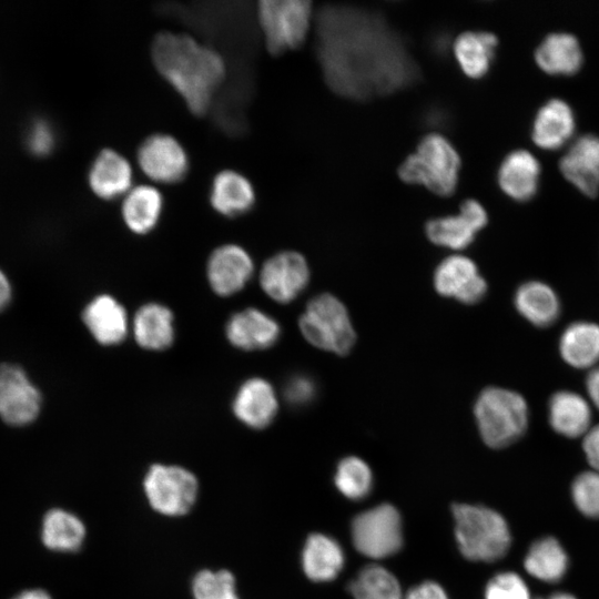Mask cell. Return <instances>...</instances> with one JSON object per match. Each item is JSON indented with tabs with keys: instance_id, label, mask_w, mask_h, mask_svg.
<instances>
[{
	"instance_id": "6da1fadb",
	"label": "cell",
	"mask_w": 599,
	"mask_h": 599,
	"mask_svg": "<svg viewBox=\"0 0 599 599\" xmlns=\"http://www.w3.org/2000/svg\"><path fill=\"white\" fill-rule=\"evenodd\" d=\"M317 18L319 61L339 94L389 93L414 79V63L382 18L346 7L323 8Z\"/></svg>"
},
{
	"instance_id": "7a4b0ae2",
	"label": "cell",
	"mask_w": 599,
	"mask_h": 599,
	"mask_svg": "<svg viewBox=\"0 0 599 599\" xmlns=\"http://www.w3.org/2000/svg\"><path fill=\"white\" fill-rule=\"evenodd\" d=\"M153 63L179 92L190 111L203 115L224 79V60L185 33L159 32L151 48Z\"/></svg>"
},
{
	"instance_id": "3957f363",
	"label": "cell",
	"mask_w": 599,
	"mask_h": 599,
	"mask_svg": "<svg viewBox=\"0 0 599 599\" xmlns=\"http://www.w3.org/2000/svg\"><path fill=\"white\" fill-rule=\"evenodd\" d=\"M459 170L460 156L450 141L439 133H429L399 165L398 176L436 195L450 196L456 191Z\"/></svg>"
},
{
	"instance_id": "277c9868",
	"label": "cell",
	"mask_w": 599,
	"mask_h": 599,
	"mask_svg": "<svg viewBox=\"0 0 599 599\" xmlns=\"http://www.w3.org/2000/svg\"><path fill=\"white\" fill-rule=\"evenodd\" d=\"M453 516L458 548L465 558L493 562L506 555L510 532L500 514L484 506L458 504L453 507Z\"/></svg>"
},
{
	"instance_id": "5b68a950",
	"label": "cell",
	"mask_w": 599,
	"mask_h": 599,
	"mask_svg": "<svg viewBox=\"0 0 599 599\" xmlns=\"http://www.w3.org/2000/svg\"><path fill=\"white\" fill-rule=\"evenodd\" d=\"M479 434L491 448H502L524 435L528 407L521 395L501 387H487L474 407Z\"/></svg>"
},
{
	"instance_id": "8992f818",
	"label": "cell",
	"mask_w": 599,
	"mask_h": 599,
	"mask_svg": "<svg viewBox=\"0 0 599 599\" xmlns=\"http://www.w3.org/2000/svg\"><path fill=\"white\" fill-rule=\"evenodd\" d=\"M304 338L314 347L336 355H346L356 334L344 303L329 293L312 298L298 319Z\"/></svg>"
},
{
	"instance_id": "52a82bcc",
	"label": "cell",
	"mask_w": 599,
	"mask_h": 599,
	"mask_svg": "<svg viewBox=\"0 0 599 599\" xmlns=\"http://www.w3.org/2000/svg\"><path fill=\"white\" fill-rule=\"evenodd\" d=\"M257 13L267 50L282 53L304 42L312 20V2L262 0Z\"/></svg>"
},
{
	"instance_id": "ba28073f",
	"label": "cell",
	"mask_w": 599,
	"mask_h": 599,
	"mask_svg": "<svg viewBox=\"0 0 599 599\" xmlns=\"http://www.w3.org/2000/svg\"><path fill=\"white\" fill-rule=\"evenodd\" d=\"M150 506L161 515L181 516L194 505L199 484L187 469L176 465H152L143 480Z\"/></svg>"
},
{
	"instance_id": "9c48e42d",
	"label": "cell",
	"mask_w": 599,
	"mask_h": 599,
	"mask_svg": "<svg viewBox=\"0 0 599 599\" xmlns=\"http://www.w3.org/2000/svg\"><path fill=\"white\" fill-rule=\"evenodd\" d=\"M352 539L356 550L368 558L393 556L403 545L398 510L393 505L382 504L358 514L352 522Z\"/></svg>"
},
{
	"instance_id": "30bf717a",
	"label": "cell",
	"mask_w": 599,
	"mask_h": 599,
	"mask_svg": "<svg viewBox=\"0 0 599 599\" xmlns=\"http://www.w3.org/2000/svg\"><path fill=\"white\" fill-rule=\"evenodd\" d=\"M311 272L305 257L295 251L271 256L260 272V286L273 301L287 304L307 286Z\"/></svg>"
},
{
	"instance_id": "8fae6325",
	"label": "cell",
	"mask_w": 599,
	"mask_h": 599,
	"mask_svg": "<svg viewBox=\"0 0 599 599\" xmlns=\"http://www.w3.org/2000/svg\"><path fill=\"white\" fill-rule=\"evenodd\" d=\"M41 394L17 365L0 366V417L9 425L32 423L41 409Z\"/></svg>"
},
{
	"instance_id": "7c38bea8",
	"label": "cell",
	"mask_w": 599,
	"mask_h": 599,
	"mask_svg": "<svg viewBox=\"0 0 599 599\" xmlns=\"http://www.w3.org/2000/svg\"><path fill=\"white\" fill-rule=\"evenodd\" d=\"M141 170L153 181L175 183L189 171V158L180 142L170 134L154 133L139 145Z\"/></svg>"
},
{
	"instance_id": "4fadbf2b",
	"label": "cell",
	"mask_w": 599,
	"mask_h": 599,
	"mask_svg": "<svg viewBox=\"0 0 599 599\" xmlns=\"http://www.w3.org/2000/svg\"><path fill=\"white\" fill-rule=\"evenodd\" d=\"M488 222L485 207L474 199L465 200L455 215L432 219L425 226L428 240L441 247L463 250Z\"/></svg>"
},
{
	"instance_id": "5bb4252c",
	"label": "cell",
	"mask_w": 599,
	"mask_h": 599,
	"mask_svg": "<svg viewBox=\"0 0 599 599\" xmlns=\"http://www.w3.org/2000/svg\"><path fill=\"white\" fill-rule=\"evenodd\" d=\"M434 286L438 294L464 304L480 302L487 292V283L477 265L464 255L448 256L438 264Z\"/></svg>"
},
{
	"instance_id": "9a60e30c",
	"label": "cell",
	"mask_w": 599,
	"mask_h": 599,
	"mask_svg": "<svg viewBox=\"0 0 599 599\" xmlns=\"http://www.w3.org/2000/svg\"><path fill=\"white\" fill-rule=\"evenodd\" d=\"M254 264L245 248L236 244L216 247L206 264V277L212 291L223 297L238 293L248 283Z\"/></svg>"
},
{
	"instance_id": "2e32d148",
	"label": "cell",
	"mask_w": 599,
	"mask_h": 599,
	"mask_svg": "<svg viewBox=\"0 0 599 599\" xmlns=\"http://www.w3.org/2000/svg\"><path fill=\"white\" fill-rule=\"evenodd\" d=\"M225 335L230 344L242 351H262L276 344L281 336L278 322L255 307L234 313L226 322Z\"/></svg>"
},
{
	"instance_id": "e0dca14e",
	"label": "cell",
	"mask_w": 599,
	"mask_h": 599,
	"mask_svg": "<svg viewBox=\"0 0 599 599\" xmlns=\"http://www.w3.org/2000/svg\"><path fill=\"white\" fill-rule=\"evenodd\" d=\"M234 416L245 426L263 429L272 424L278 412V399L272 384L262 377L242 383L232 402Z\"/></svg>"
},
{
	"instance_id": "ac0fdd59",
	"label": "cell",
	"mask_w": 599,
	"mask_h": 599,
	"mask_svg": "<svg viewBox=\"0 0 599 599\" xmlns=\"http://www.w3.org/2000/svg\"><path fill=\"white\" fill-rule=\"evenodd\" d=\"M82 319L100 345H119L128 335L129 319L125 308L110 294L93 297L84 307Z\"/></svg>"
},
{
	"instance_id": "d6986e66",
	"label": "cell",
	"mask_w": 599,
	"mask_h": 599,
	"mask_svg": "<svg viewBox=\"0 0 599 599\" xmlns=\"http://www.w3.org/2000/svg\"><path fill=\"white\" fill-rule=\"evenodd\" d=\"M562 174L589 196L599 190V136L586 133L577 138L560 158Z\"/></svg>"
},
{
	"instance_id": "ffe728a7",
	"label": "cell",
	"mask_w": 599,
	"mask_h": 599,
	"mask_svg": "<svg viewBox=\"0 0 599 599\" xmlns=\"http://www.w3.org/2000/svg\"><path fill=\"white\" fill-rule=\"evenodd\" d=\"M88 180L95 195L103 200H114L130 191L132 167L115 150L103 149L93 160Z\"/></svg>"
},
{
	"instance_id": "44dd1931",
	"label": "cell",
	"mask_w": 599,
	"mask_h": 599,
	"mask_svg": "<svg viewBox=\"0 0 599 599\" xmlns=\"http://www.w3.org/2000/svg\"><path fill=\"white\" fill-rule=\"evenodd\" d=\"M132 332L142 348L163 351L173 344L175 337L174 315L161 303H146L135 312Z\"/></svg>"
},
{
	"instance_id": "7402d4cb",
	"label": "cell",
	"mask_w": 599,
	"mask_h": 599,
	"mask_svg": "<svg viewBox=\"0 0 599 599\" xmlns=\"http://www.w3.org/2000/svg\"><path fill=\"white\" fill-rule=\"evenodd\" d=\"M575 115L571 106L560 98H551L536 113L531 136L545 149L562 145L573 133Z\"/></svg>"
},
{
	"instance_id": "603a6c76",
	"label": "cell",
	"mask_w": 599,
	"mask_h": 599,
	"mask_svg": "<svg viewBox=\"0 0 599 599\" xmlns=\"http://www.w3.org/2000/svg\"><path fill=\"white\" fill-rule=\"evenodd\" d=\"M540 164L528 150L509 152L498 169V183L502 191L516 200H527L537 190Z\"/></svg>"
},
{
	"instance_id": "cb8c5ba5",
	"label": "cell",
	"mask_w": 599,
	"mask_h": 599,
	"mask_svg": "<svg viewBox=\"0 0 599 599\" xmlns=\"http://www.w3.org/2000/svg\"><path fill=\"white\" fill-rule=\"evenodd\" d=\"M210 202L216 212L225 216H237L253 207L254 187L243 174L234 170H223L213 179Z\"/></svg>"
},
{
	"instance_id": "d4e9b609",
	"label": "cell",
	"mask_w": 599,
	"mask_h": 599,
	"mask_svg": "<svg viewBox=\"0 0 599 599\" xmlns=\"http://www.w3.org/2000/svg\"><path fill=\"white\" fill-rule=\"evenodd\" d=\"M344 551L339 544L323 534L311 535L302 554L305 575L313 581L325 582L335 579L344 566Z\"/></svg>"
},
{
	"instance_id": "484cf974",
	"label": "cell",
	"mask_w": 599,
	"mask_h": 599,
	"mask_svg": "<svg viewBox=\"0 0 599 599\" xmlns=\"http://www.w3.org/2000/svg\"><path fill=\"white\" fill-rule=\"evenodd\" d=\"M535 59L546 72L569 74L580 68L582 50L575 34L551 32L537 47Z\"/></svg>"
},
{
	"instance_id": "4316f807",
	"label": "cell",
	"mask_w": 599,
	"mask_h": 599,
	"mask_svg": "<svg viewBox=\"0 0 599 599\" xmlns=\"http://www.w3.org/2000/svg\"><path fill=\"white\" fill-rule=\"evenodd\" d=\"M591 409L579 394L555 393L549 400V423L560 435L575 438L589 430Z\"/></svg>"
},
{
	"instance_id": "83f0119b",
	"label": "cell",
	"mask_w": 599,
	"mask_h": 599,
	"mask_svg": "<svg viewBox=\"0 0 599 599\" xmlns=\"http://www.w3.org/2000/svg\"><path fill=\"white\" fill-rule=\"evenodd\" d=\"M498 39L488 31H465L453 43L454 55L469 78H480L489 69Z\"/></svg>"
},
{
	"instance_id": "f1b7e54d",
	"label": "cell",
	"mask_w": 599,
	"mask_h": 599,
	"mask_svg": "<svg viewBox=\"0 0 599 599\" xmlns=\"http://www.w3.org/2000/svg\"><path fill=\"white\" fill-rule=\"evenodd\" d=\"M162 207L163 197L156 187L138 185L126 193L121 212L130 231L146 234L158 224Z\"/></svg>"
},
{
	"instance_id": "f546056e",
	"label": "cell",
	"mask_w": 599,
	"mask_h": 599,
	"mask_svg": "<svg viewBox=\"0 0 599 599\" xmlns=\"http://www.w3.org/2000/svg\"><path fill=\"white\" fill-rule=\"evenodd\" d=\"M517 311L536 326L551 325L560 312L554 290L545 283L532 281L520 285L515 294Z\"/></svg>"
},
{
	"instance_id": "4dcf8cb0",
	"label": "cell",
	"mask_w": 599,
	"mask_h": 599,
	"mask_svg": "<svg viewBox=\"0 0 599 599\" xmlns=\"http://www.w3.org/2000/svg\"><path fill=\"white\" fill-rule=\"evenodd\" d=\"M559 349L569 365L592 366L599 361V326L588 322L569 325L560 337Z\"/></svg>"
},
{
	"instance_id": "1f68e13d",
	"label": "cell",
	"mask_w": 599,
	"mask_h": 599,
	"mask_svg": "<svg viewBox=\"0 0 599 599\" xmlns=\"http://www.w3.org/2000/svg\"><path fill=\"white\" fill-rule=\"evenodd\" d=\"M83 522L73 514L54 508L42 520L41 538L44 546L54 551H75L84 540Z\"/></svg>"
},
{
	"instance_id": "d6a6232c",
	"label": "cell",
	"mask_w": 599,
	"mask_h": 599,
	"mask_svg": "<svg viewBox=\"0 0 599 599\" xmlns=\"http://www.w3.org/2000/svg\"><path fill=\"white\" fill-rule=\"evenodd\" d=\"M524 566L534 578L546 582H556L567 571L568 557L558 540L542 538L529 548Z\"/></svg>"
},
{
	"instance_id": "836d02e7",
	"label": "cell",
	"mask_w": 599,
	"mask_h": 599,
	"mask_svg": "<svg viewBox=\"0 0 599 599\" xmlns=\"http://www.w3.org/2000/svg\"><path fill=\"white\" fill-rule=\"evenodd\" d=\"M354 599H403L397 578L378 565L364 567L349 583Z\"/></svg>"
},
{
	"instance_id": "e575fe53",
	"label": "cell",
	"mask_w": 599,
	"mask_h": 599,
	"mask_svg": "<svg viewBox=\"0 0 599 599\" xmlns=\"http://www.w3.org/2000/svg\"><path fill=\"white\" fill-rule=\"evenodd\" d=\"M373 476L368 465L361 458L349 456L342 459L336 468L335 485L349 499H362L370 490Z\"/></svg>"
},
{
	"instance_id": "d590c367",
	"label": "cell",
	"mask_w": 599,
	"mask_h": 599,
	"mask_svg": "<svg viewBox=\"0 0 599 599\" xmlns=\"http://www.w3.org/2000/svg\"><path fill=\"white\" fill-rule=\"evenodd\" d=\"M194 599H240L234 576L225 569L202 570L192 581Z\"/></svg>"
},
{
	"instance_id": "8d00e7d4",
	"label": "cell",
	"mask_w": 599,
	"mask_h": 599,
	"mask_svg": "<svg viewBox=\"0 0 599 599\" xmlns=\"http://www.w3.org/2000/svg\"><path fill=\"white\" fill-rule=\"evenodd\" d=\"M572 499L577 508L586 516L599 518V473L586 471L573 481Z\"/></svg>"
},
{
	"instance_id": "74e56055",
	"label": "cell",
	"mask_w": 599,
	"mask_h": 599,
	"mask_svg": "<svg viewBox=\"0 0 599 599\" xmlns=\"http://www.w3.org/2000/svg\"><path fill=\"white\" fill-rule=\"evenodd\" d=\"M485 599H530V593L520 576L501 572L487 583Z\"/></svg>"
},
{
	"instance_id": "f35d334b",
	"label": "cell",
	"mask_w": 599,
	"mask_h": 599,
	"mask_svg": "<svg viewBox=\"0 0 599 599\" xmlns=\"http://www.w3.org/2000/svg\"><path fill=\"white\" fill-rule=\"evenodd\" d=\"M315 382L306 375H295L288 379L284 388L285 399L294 406L307 405L316 395Z\"/></svg>"
},
{
	"instance_id": "ab89813d",
	"label": "cell",
	"mask_w": 599,
	"mask_h": 599,
	"mask_svg": "<svg viewBox=\"0 0 599 599\" xmlns=\"http://www.w3.org/2000/svg\"><path fill=\"white\" fill-rule=\"evenodd\" d=\"M27 142L30 150L39 155L49 153L55 142L51 125L44 120H37L30 126Z\"/></svg>"
},
{
	"instance_id": "60d3db41",
	"label": "cell",
	"mask_w": 599,
	"mask_h": 599,
	"mask_svg": "<svg viewBox=\"0 0 599 599\" xmlns=\"http://www.w3.org/2000/svg\"><path fill=\"white\" fill-rule=\"evenodd\" d=\"M404 599H448V597L440 585L425 581L412 588Z\"/></svg>"
},
{
	"instance_id": "b9f144b4",
	"label": "cell",
	"mask_w": 599,
	"mask_h": 599,
	"mask_svg": "<svg viewBox=\"0 0 599 599\" xmlns=\"http://www.w3.org/2000/svg\"><path fill=\"white\" fill-rule=\"evenodd\" d=\"M582 446L589 465L599 473V425L586 433Z\"/></svg>"
},
{
	"instance_id": "7bdbcfd3",
	"label": "cell",
	"mask_w": 599,
	"mask_h": 599,
	"mask_svg": "<svg viewBox=\"0 0 599 599\" xmlns=\"http://www.w3.org/2000/svg\"><path fill=\"white\" fill-rule=\"evenodd\" d=\"M586 387L592 403L599 408V367L588 374Z\"/></svg>"
},
{
	"instance_id": "ee69618b",
	"label": "cell",
	"mask_w": 599,
	"mask_h": 599,
	"mask_svg": "<svg viewBox=\"0 0 599 599\" xmlns=\"http://www.w3.org/2000/svg\"><path fill=\"white\" fill-rule=\"evenodd\" d=\"M12 290L10 282L2 271H0V311L4 309L11 301Z\"/></svg>"
},
{
	"instance_id": "f6af8a7d",
	"label": "cell",
	"mask_w": 599,
	"mask_h": 599,
	"mask_svg": "<svg viewBox=\"0 0 599 599\" xmlns=\"http://www.w3.org/2000/svg\"><path fill=\"white\" fill-rule=\"evenodd\" d=\"M13 599H52L51 596L42 589L24 590L17 595Z\"/></svg>"
},
{
	"instance_id": "bcb514c9",
	"label": "cell",
	"mask_w": 599,
	"mask_h": 599,
	"mask_svg": "<svg viewBox=\"0 0 599 599\" xmlns=\"http://www.w3.org/2000/svg\"><path fill=\"white\" fill-rule=\"evenodd\" d=\"M545 599H576L573 596L569 593H554L548 598Z\"/></svg>"
}]
</instances>
